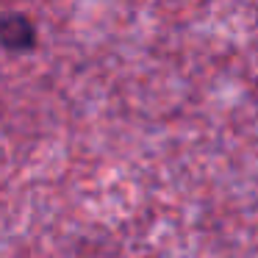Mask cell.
I'll use <instances>...</instances> for the list:
<instances>
[{
	"label": "cell",
	"mask_w": 258,
	"mask_h": 258,
	"mask_svg": "<svg viewBox=\"0 0 258 258\" xmlns=\"http://www.w3.org/2000/svg\"><path fill=\"white\" fill-rule=\"evenodd\" d=\"M39 45V31L34 20L23 12L0 14V50L6 53H34Z\"/></svg>",
	"instance_id": "cell-1"
}]
</instances>
